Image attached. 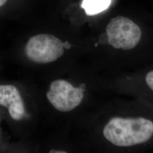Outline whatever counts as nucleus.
I'll return each mask as SVG.
<instances>
[{"instance_id":"obj_1","label":"nucleus","mask_w":153,"mask_h":153,"mask_svg":"<svg viewBox=\"0 0 153 153\" xmlns=\"http://www.w3.org/2000/svg\"><path fill=\"white\" fill-rule=\"evenodd\" d=\"M104 137L113 145L128 147L147 142L153 136V123L144 117L112 118L103 129Z\"/></svg>"},{"instance_id":"obj_2","label":"nucleus","mask_w":153,"mask_h":153,"mask_svg":"<svg viewBox=\"0 0 153 153\" xmlns=\"http://www.w3.org/2000/svg\"><path fill=\"white\" fill-rule=\"evenodd\" d=\"M70 45L54 35L48 33L36 35L28 40L25 47L28 58L38 64H48L58 60L64 55L65 48Z\"/></svg>"},{"instance_id":"obj_3","label":"nucleus","mask_w":153,"mask_h":153,"mask_svg":"<svg viewBox=\"0 0 153 153\" xmlns=\"http://www.w3.org/2000/svg\"><path fill=\"white\" fill-rule=\"evenodd\" d=\"M106 33L109 45L116 49L125 51L136 47L142 36L141 30L137 24L120 16L111 19L106 27Z\"/></svg>"},{"instance_id":"obj_4","label":"nucleus","mask_w":153,"mask_h":153,"mask_svg":"<svg viewBox=\"0 0 153 153\" xmlns=\"http://www.w3.org/2000/svg\"><path fill=\"white\" fill-rule=\"evenodd\" d=\"M84 91L81 87H73L66 81L57 79L51 83L47 97L56 109L66 112L75 109L81 104Z\"/></svg>"},{"instance_id":"obj_5","label":"nucleus","mask_w":153,"mask_h":153,"mask_svg":"<svg viewBox=\"0 0 153 153\" xmlns=\"http://www.w3.org/2000/svg\"><path fill=\"white\" fill-rule=\"evenodd\" d=\"M0 105L7 107L11 118L20 120L25 115V109L21 95L13 85L0 86Z\"/></svg>"},{"instance_id":"obj_6","label":"nucleus","mask_w":153,"mask_h":153,"mask_svg":"<svg viewBox=\"0 0 153 153\" xmlns=\"http://www.w3.org/2000/svg\"><path fill=\"white\" fill-rule=\"evenodd\" d=\"M111 0H83L82 7L88 16H93L106 10Z\"/></svg>"},{"instance_id":"obj_7","label":"nucleus","mask_w":153,"mask_h":153,"mask_svg":"<svg viewBox=\"0 0 153 153\" xmlns=\"http://www.w3.org/2000/svg\"><path fill=\"white\" fill-rule=\"evenodd\" d=\"M145 81L148 86L153 91V71L149 72L146 78Z\"/></svg>"},{"instance_id":"obj_8","label":"nucleus","mask_w":153,"mask_h":153,"mask_svg":"<svg viewBox=\"0 0 153 153\" xmlns=\"http://www.w3.org/2000/svg\"><path fill=\"white\" fill-rule=\"evenodd\" d=\"M9 1L10 0H0V10L3 9L7 5Z\"/></svg>"},{"instance_id":"obj_9","label":"nucleus","mask_w":153,"mask_h":153,"mask_svg":"<svg viewBox=\"0 0 153 153\" xmlns=\"http://www.w3.org/2000/svg\"><path fill=\"white\" fill-rule=\"evenodd\" d=\"M49 153H65L66 152H63V151H57V150H52L49 152Z\"/></svg>"}]
</instances>
